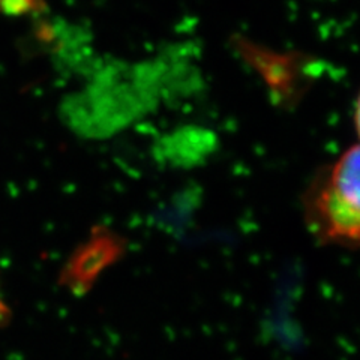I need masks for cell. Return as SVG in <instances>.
I'll use <instances>...</instances> for the list:
<instances>
[{
	"label": "cell",
	"instance_id": "1",
	"mask_svg": "<svg viewBox=\"0 0 360 360\" xmlns=\"http://www.w3.org/2000/svg\"><path fill=\"white\" fill-rule=\"evenodd\" d=\"M307 217L320 240L360 246V146L347 150L314 186Z\"/></svg>",
	"mask_w": 360,
	"mask_h": 360
},
{
	"label": "cell",
	"instance_id": "2",
	"mask_svg": "<svg viewBox=\"0 0 360 360\" xmlns=\"http://www.w3.org/2000/svg\"><path fill=\"white\" fill-rule=\"evenodd\" d=\"M354 120H356V128L359 132V137H360V96L357 99V105H356V112H354Z\"/></svg>",
	"mask_w": 360,
	"mask_h": 360
}]
</instances>
